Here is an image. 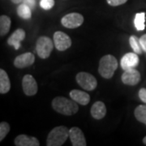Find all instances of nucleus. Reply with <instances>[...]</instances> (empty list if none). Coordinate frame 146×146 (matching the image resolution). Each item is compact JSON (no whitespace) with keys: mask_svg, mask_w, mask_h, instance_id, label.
I'll return each instance as SVG.
<instances>
[{"mask_svg":"<svg viewBox=\"0 0 146 146\" xmlns=\"http://www.w3.org/2000/svg\"><path fill=\"white\" fill-rule=\"evenodd\" d=\"M74 100H70L64 97H57L52 101V107L56 112L63 115H73L79 110L78 105Z\"/></svg>","mask_w":146,"mask_h":146,"instance_id":"nucleus-1","label":"nucleus"},{"mask_svg":"<svg viewBox=\"0 0 146 146\" xmlns=\"http://www.w3.org/2000/svg\"><path fill=\"white\" fill-rule=\"evenodd\" d=\"M118 66L119 63L116 58L111 54H107L100 59L98 72L103 78L110 79L114 76Z\"/></svg>","mask_w":146,"mask_h":146,"instance_id":"nucleus-2","label":"nucleus"},{"mask_svg":"<svg viewBox=\"0 0 146 146\" xmlns=\"http://www.w3.org/2000/svg\"><path fill=\"white\" fill-rule=\"evenodd\" d=\"M69 137V130L64 126H58L50 131L46 139L47 146H61Z\"/></svg>","mask_w":146,"mask_h":146,"instance_id":"nucleus-3","label":"nucleus"},{"mask_svg":"<svg viewBox=\"0 0 146 146\" xmlns=\"http://www.w3.org/2000/svg\"><path fill=\"white\" fill-rule=\"evenodd\" d=\"M54 46V41L46 36H40L36 44V51L37 55L42 59L50 57Z\"/></svg>","mask_w":146,"mask_h":146,"instance_id":"nucleus-4","label":"nucleus"},{"mask_svg":"<svg viewBox=\"0 0 146 146\" xmlns=\"http://www.w3.org/2000/svg\"><path fill=\"white\" fill-rule=\"evenodd\" d=\"M76 80L79 85L87 91H93L98 86L97 80L90 73L85 72H79L76 76Z\"/></svg>","mask_w":146,"mask_h":146,"instance_id":"nucleus-5","label":"nucleus"},{"mask_svg":"<svg viewBox=\"0 0 146 146\" xmlns=\"http://www.w3.org/2000/svg\"><path fill=\"white\" fill-rule=\"evenodd\" d=\"M53 41L55 48L59 51H64L72 46V40L70 36L63 32H55L54 33Z\"/></svg>","mask_w":146,"mask_h":146,"instance_id":"nucleus-6","label":"nucleus"},{"mask_svg":"<svg viewBox=\"0 0 146 146\" xmlns=\"http://www.w3.org/2000/svg\"><path fill=\"white\" fill-rule=\"evenodd\" d=\"M84 23V16L77 13V12H72L69 13L68 15L64 16L61 20L62 25L68 29H76L81 26Z\"/></svg>","mask_w":146,"mask_h":146,"instance_id":"nucleus-7","label":"nucleus"},{"mask_svg":"<svg viewBox=\"0 0 146 146\" xmlns=\"http://www.w3.org/2000/svg\"><path fill=\"white\" fill-rule=\"evenodd\" d=\"M22 88L27 96H33L37 93V84L31 75H25L22 80Z\"/></svg>","mask_w":146,"mask_h":146,"instance_id":"nucleus-8","label":"nucleus"},{"mask_svg":"<svg viewBox=\"0 0 146 146\" xmlns=\"http://www.w3.org/2000/svg\"><path fill=\"white\" fill-rule=\"evenodd\" d=\"M121 79L124 84L133 86L141 81V74L135 68H131L124 71Z\"/></svg>","mask_w":146,"mask_h":146,"instance_id":"nucleus-9","label":"nucleus"},{"mask_svg":"<svg viewBox=\"0 0 146 146\" xmlns=\"http://www.w3.org/2000/svg\"><path fill=\"white\" fill-rule=\"evenodd\" d=\"M69 138L73 146L87 145L83 131L77 127H73L69 129Z\"/></svg>","mask_w":146,"mask_h":146,"instance_id":"nucleus-10","label":"nucleus"},{"mask_svg":"<svg viewBox=\"0 0 146 146\" xmlns=\"http://www.w3.org/2000/svg\"><path fill=\"white\" fill-rule=\"evenodd\" d=\"M35 61V56L30 52L18 55L14 60V66L17 68H25L33 65Z\"/></svg>","mask_w":146,"mask_h":146,"instance_id":"nucleus-11","label":"nucleus"},{"mask_svg":"<svg viewBox=\"0 0 146 146\" xmlns=\"http://www.w3.org/2000/svg\"><path fill=\"white\" fill-rule=\"evenodd\" d=\"M139 57L136 53H127L124 54L120 61V66L124 71L131 68H135L139 64Z\"/></svg>","mask_w":146,"mask_h":146,"instance_id":"nucleus-12","label":"nucleus"},{"mask_svg":"<svg viewBox=\"0 0 146 146\" xmlns=\"http://www.w3.org/2000/svg\"><path fill=\"white\" fill-rule=\"evenodd\" d=\"M25 38V32L22 29H17L8 38L7 44L9 46H14L15 50H19L21 48V42Z\"/></svg>","mask_w":146,"mask_h":146,"instance_id":"nucleus-13","label":"nucleus"},{"mask_svg":"<svg viewBox=\"0 0 146 146\" xmlns=\"http://www.w3.org/2000/svg\"><path fill=\"white\" fill-rule=\"evenodd\" d=\"M14 143L16 146H39L40 142L34 136L21 134L16 137Z\"/></svg>","mask_w":146,"mask_h":146,"instance_id":"nucleus-14","label":"nucleus"},{"mask_svg":"<svg viewBox=\"0 0 146 146\" xmlns=\"http://www.w3.org/2000/svg\"><path fill=\"white\" fill-rule=\"evenodd\" d=\"M70 98L74 100L76 102L82 106H86L90 102V96L88 93H85L84 91H80L78 89H73L70 92Z\"/></svg>","mask_w":146,"mask_h":146,"instance_id":"nucleus-15","label":"nucleus"},{"mask_svg":"<svg viewBox=\"0 0 146 146\" xmlns=\"http://www.w3.org/2000/svg\"><path fill=\"white\" fill-rule=\"evenodd\" d=\"M91 115L94 117L95 119H103L106 115V107L104 102L98 101L94 102L91 110H90Z\"/></svg>","mask_w":146,"mask_h":146,"instance_id":"nucleus-16","label":"nucleus"},{"mask_svg":"<svg viewBox=\"0 0 146 146\" xmlns=\"http://www.w3.org/2000/svg\"><path fill=\"white\" fill-rule=\"evenodd\" d=\"M11 82L7 73L3 69L0 70V94H7L10 91Z\"/></svg>","mask_w":146,"mask_h":146,"instance_id":"nucleus-17","label":"nucleus"},{"mask_svg":"<svg viewBox=\"0 0 146 146\" xmlns=\"http://www.w3.org/2000/svg\"><path fill=\"white\" fill-rule=\"evenodd\" d=\"M11 19L7 16L2 15L0 16V35L5 36L9 32L11 28Z\"/></svg>","mask_w":146,"mask_h":146,"instance_id":"nucleus-18","label":"nucleus"},{"mask_svg":"<svg viewBox=\"0 0 146 146\" xmlns=\"http://www.w3.org/2000/svg\"><path fill=\"white\" fill-rule=\"evenodd\" d=\"M17 14L24 20H29L32 17V9L25 3H22L17 7Z\"/></svg>","mask_w":146,"mask_h":146,"instance_id":"nucleus-19","label":"nucleus"},{"mask_svg":"<svg viewBox=\"0 0 146 146\" xmlns=\"http://www.w3.org/2000/svg\"><path fill=\"white\" fill-rule=\"evenodd\" d=\"M145 12H139L136 13L134 19V25L136 30L143 31L145 29Z\"/></svg>","mask_w":146,"mask_h":146,"instance_id":"nucleus-20","label":"nucleus"},{"mask_svg":"<svg viewBox=\"0 0 146 146\" xmlns=\"http://www.w3.org/2000/svg\"><path fill=\"white\" fill-rule=\"evenodd\" d=\"M136 119L139 122L146 125V105H140L136 107L134 111Z\"/></svg>","mask_w":146,"mask_h":146,"instance_id":"nucleus-21","label":"nucleus"},{"mask_svg":"<svg viewBox=\"0 0 146 146\" xmlns=\"http://www.w3.org/2000/svg\"><path fill=\"white\" fill-rule=\"evenodd\" d=\"M129 43L131 47V49L133 50V51L136 53L137 54H142V47H141V42H140V39L135 35H132L130 36L129 38Z\"/></svg>","mask_w":146,"mask_h":146,"instance_id":"nucleus-22","label":"nucleus"},{"mask_svg":"<svg viewBox=\"0 0 146 146\" xmlns=\"http://www.w3.org/2000/svg\"><path fill=\"white\" fill-rule=\"evenodd\" d=\"M10 131V125L7 122H2L0 123V141L5 138Z\"/></svg>","mask_w":146,"mask_h":146,"instance_id":"nucleus-23","label":"nucleus"},{"mask_svg":"<svg viewBox=\"0 0 146 146\" xmlns=\"http://www.w3.org/2000/svg\"><path fill=\"white\" fill-rule=\"evenodd\" d=\"M40 6L44 10H50L54 6V0H41Z\"/></svg>","mask_w":146,"mask_h":146,"instance_id":"nucleus-24","label":"nucleus"},{"mask_svg":"<svg viewBox=\"0 0 146 146\" xmlns=\"http://www.w3.org/2000/svg\"><path fill=\"white\" fill-rule=\"evenodd\" d=\"M127 0H106L107 3L109 5L112 6V7H117V6H120L124 4L127 3Z\"/></svg>","mask_w":146,"mask_h":146,"instance_id":"nucleus-25","label":"nucleus"},{"mask_svg":"<svg viewBox=\"0 0 146 146\" xmlns=\"http://www.w3.org/2000/svg\"><path fill=\"white\" fill-rule=\"evenodd\" d=\"M139 98L140 99L144 102V103H146V89L145 88H142L139 90Z\"/></svg>","mask_w":146,"mask_h":146,"instance_id":"nucleus-26","label":"nucleus"},{"mask_svg":"<svg viewBox=\"0 0 146 146\" xmlns=\"http://www.w3.org/2000/svg\"><path fill=\"white\" fill-rule=\"evenodd\" d=\"M140 42H141V47L143 51L146 52V34H144L143 36H141L140 38Z\"/></svg>","mask_w":146,"mask_h":146,"instance_id":"nucleus-27","label":"nucleus"},{"mask_svg":"<svg viewBox=\"0 0 146 146\" xmlns=\"http://www.w3.org/2000/svg\"><path fill=\"white\" fill-rule=\"evenodd\" d=\"M23 3L26 4L29 7H31V9H33L35 7V0H23Z\"/></svg>","mask_w":146,"mask_h":146,"instance_id":"nucleus-28","label":"nucleus"},{"mask_svg":"<svg viewBox=\"0 0 146 146\" xmlns=\"http://www.w3.org/2000/svg\"><path fill=\"white\" fill-rule=\"evenodd\" d=\"M11 2L15 4H19L21 2H23V0H11Z\"/></svg>","mask_w":146,"mask_h":146,"instance_id":"nucleus-29","label":"nucleus"},{"mask_svg":"<svg viewBox=\"0 0 146 146\" xmlns=\"http://www.w3.org/2000/svg\"><path fill=\"white\" fill-rule=\"evenodd\" d=\"M143 143H144V144L146 145V136H145V137H144V139H143Z\"/></svg>","mask_w":146,"mask_h":146,"instance_id":"nucleus-30","label":"nucleus"}]
</instances>
